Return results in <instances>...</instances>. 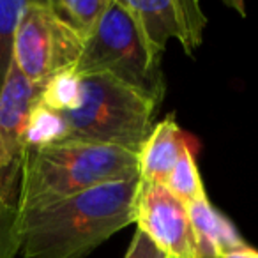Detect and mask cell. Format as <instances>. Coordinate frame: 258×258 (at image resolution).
Instances as JSON below:
<instances>
[{
	"label": "cell",
	"mask_w": 258,
	"mask_h": 258,
	"mask_svg": "<svg viewBox=\"0 0 258 258\" xmlns=\"http://www.w3.org/2000/svg\"><path fill=\"white\" fill-rule=\"evenodd\" d=\"M166 187H168L186 207L189 204H193V202L207 197L204 182H202L200 172H198L197 161H195V154H193V151H191L189 144L186 145L179 163H177L175 168H173L172 175L168 177Z\"/></svg>",
	"instance_id": "9a60e30c"
},
{
	"label": "cell",
	"mask_w": 258,
	"mask_h": 258,
	"mask_svg": "<svg viewBox=\"0 0 258 258\" xmlns=\"http://www.w3.org/2000/svg\"><path fill=\"white\" fill-rule=\"evenodd\" d=\"M25 0H0V92L15 64V39Z\"/></svg>",
	"instance_id": "5bb4252c"
},
{
	"label": "cell",
	"mask_w": 258,
	"mask_h": 258,
	"mask_svg": "<svg viewBox=\"0 0 258 258\" xmlns=\"http://www.w3.org/2000/svg\"><path fill=\"white\" fill-rule=\"evenodd\" d=\"M110 0H50L53 13L83 41L90 37Z\"/></svg>",
	"instance_id": "7c38bea8"
},
{
	"label": "cell",
	"mask_w": 258,
	"mask_h": 258,
	"mask_svg": "<svg viewBox=\"0 0 258 258\" xmlns=\"http://www.w3.org/2000/svg\"><path fill=\"white\" fill-rule=\"evenodd\" d=\"M66 138H68V122L64 115L37 101L29 115L23 135V149L29 151V149L48 147L66 142Z\"/></svg>",
	"instance_id": "8fae6325"
},
{
	"label": "cell",
	"mask_w": 258,
	"mask_h": 258,
	"mask_svg": "<svg viewBox=\"0 0 258 258\" xmlns=\"http://www.w3.org/2000/svg\"><path fill=\"white\" fill-rule=\"evenodd\" d=\"M85 41L50 8V2H29L18 22L15 64L27 80L44 85L48 78L76 68Z\"/></svg>",
	"instance_id": "5b68a950"
},
{
	"label": "cell",
	"mask_w": 258,
	"mask_h": 258,
	"mask_svg": "<svg viewBox=\"0 0 258 258\" xmlns=\"http://www.w3.org/2000/svg\"><path fill=\"white\" fill-rule=\"evenodd\" d=\"M22 249L18 202L0 205V258H15Z\"/></svg>",
	"instance_id": "2e32d148"
},
{
	"label": "cell",
	"mask_w": 258,
	"mask_h": 258,
	"mask_svg": "<svg viewBox=\"0 0 258 258\" xmlns=\"http://www.w3.org/2000/svg\"><path fill=\"white\" fill-rule=\"evenodd\" d=\"M140 177L138 154L113 145L60 142L23 152L20 211L53 204L92 187Z\"/></svg>",
	"instance_id": "7a4b0ae2"
},
{
	"label": "cell",
	"mask_w": 258,
	"mask_h": 258,
	"mask_svg": "<svg viewBox=\"0 0 258 258\" xmlns=\"http://www.w3.org/2000/svg\"><path fill=\"white\" fill-rule=\"evenodd\" d=\"M221 258H258V251L249 247L246 244L244 247H239V249L228 251V253H223Z\"/></svg>",
	"instance_id": "ac0fdd59"
},
{
	"label": "cell",
	"mask_w": 258,
	"mask_h": 258,
	"mask_svg": "<svg viewBox=\"0 0 258 258\" xmlns=\"http://www.w3.org/2000/svg\"><path fill=\"white\" fill-rule=\"evenodd\" d=\"M187 144L189 142L172 115L154 124L138 154V172L142 182L166 186L168 177L172 175Z\"/></svg>",
	"instance_id": "9c48e42d"
},
{
	"label": "cell",
	"mask_w": 258,
	"mask_h": 258,
	"mask_svg": "<svg viewBox=\"0 0 258 258\" xmlns=\"http://www.w3.org/2000/svg\"><path fill=\"white\" fill-rule=\"evenodd\" d=\"M43 85H36L13 64L0 92V168L23 159V135L30 110L39 101Z\"/></svg>",
	"instance_id": "ba28073f"
},
{
	"label": "cell",
	"mask_w": 258,
	"mask_h": 258,
	"mask_svg": "<svg viewBox=\"0 0 258 258\" xmlns=\"http://www.w3.org/2000/svg\"><path fill=\"white\" fill-rule=\"evenodd\" d=\"M191 228H193L197 258H219V228L225 216L216 211L207 197L187 205Z\"/></svg>",
	"instance_id": "30bf717a"
},
{
	"label": "cell",
	"mask_w": 258,
	"mask_h": 258,
	"mask_svg": "<svg viewBox=\"0 0 258 258\" xmlns=\"http://www.w3.org/2000/svg\"><path fill=\"white\" fill-rule=\"evenodd\" d=\"M140 177L92 187L75 197L20 211L25 258H85L135 223Z\"/></svg>",
	"instance_id": "6da1fadb"
},
{
	"label": "cell",
	"mask_w": 258,
	"mask_h": 258,
	"mask_svg": "<svg viewBox=\"0 0 258 258\" xmlns=\"http://www.w3.org/2000/svg\"><path fill=\"white\" fill-rule=\"evenodd\" d=\"M82 76L76 73L75 68L66 69L44 82L43 89H41L39 103L55 111L66 113V111H73L75 108H78L80 101H82Z\"/></svg>",
	"instance_id": "4fadbf2b"
},
{
	"label": "cell",
	"mask_w": 258,
	"mask_h": 258,
	"mask_svg": "<svg viewBox=\"0 0 258 258\" xmlns=\"http://www.w3.org/2000/svg\"><path fill=\"white\" fill-rule=\"evenodd\" d=\"M135 223L168 258H197L187 207L166 186L140 184Z\"/></svg>",
	"instance_id": "8992f818"
},
{
	"label": "cell",
	"mask_w": 258,
	"mask_h": 258,
	"mask_svg": "<svg viewBox=\"0 0 258 258\" xmlns=\"http://www.w3.org/2000/svg\"><path fill=\"white\" fill-rule=\"evenodd\" d=\"M82 85L78 108L62 113L68 122L66 142L113 145L140 154L158 104L106 75L82 76Z\"/></svg>",
	"instance_id": "277c9868"
},
{
	"label": "cell",
	"mask_w": 258,
	"mask_h": 258,
	"mask_svg": "<svg viewBox=\"0 0 258 258\" xmlns=\"http://www.w3.org/2000/svg\"><path fill=\"white\" fill-rule=\"evenodd\" d=\"M129 11L137 16L149 44L161 57L170 39L182 44L186 55L202 44L207 25L200 4L195 0H124Z\"/></svg>",
	"instance_id": "52a82bcc"
},
{
	"label": "cell",
	"mask_w": 258,
	"mask_h": 258,
	"mask_svg": "<svg viewBox=\"0 0 258 258\" xmlns=\"http://www.w3.org/2000/svg\"><path fill=\"white\" fill-rule=\"evenodd\" d=\"M124 258H168V254L159 249L142 230L137 228Z\"/></svg>",
	"instance_id": "e0dca14e"
},
{
	"label": "cell",
	"mask_w": 258,
	"mask_h": 258,
	"mask_svg": "<svg viewBox=\"0 0 258 258\" xmlns=\"http://www.w3.org/2000/svg\"><path fill=\"white\" fill-rule=\"evenodd\" d=\"M75 69L80 76H111L156 104L165 96L161 57L154 53L124 0H110Z\"/></svg>",
	"instance_id": "3957f363"
}]
</instances>
